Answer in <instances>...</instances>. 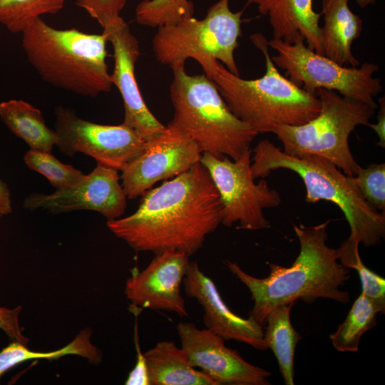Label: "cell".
<instances>
[{
	"label": "cell",
	"mask_w": 385,
	"mask_h": 385,
	"mask_svg": "<svg viewBox=\"0 0 385 385\" xmlns=\"http://www.w3.org/2000/svg\"><path fill=\"white\" fill-rule=\"evenodd\" d=\"M322 4L324 24L320 38L324 56L342 66H359L351 45L361 34V18L351 11L349 0H322Z\"/></svg>",
	"instance_id": "cell-19"
},
{
	"label": "cell",
	"mask_w": 385,
	"mask_h": 385,
	"mask_svg": "<svg viewBox=\"0 0 385 385\" xmlns=\"http://www.w3.org/2000/svg\"><path fill=\"white\" fill-rule=\"evenodd\" d=\"M21 306L14 308L0 307V329H1L11 341L19 342L28 344V339L24 335V329L20 325L19 316Z\"/></svg>",
	"instance_id": "cell-31"
},
{
	"label": "cell",
	"mask_w": 385,
	"mask_h": 385,
	"mask_svg": "<svg viewBox=\"0 0 385 385\" xmlns=\"http://www.w3.org/2000/svg\"><path fill=\"white\" fill-rule=\"evenodd\" d=\"M190 0H143L135 10L136 21L143 26L160 27L194 15Z\"/></svg>",
	"instance_id": "cell-27"
},
{
	"label": "cell",
	"mask_w": 385,
	"mask_h": 385,
	"mask_svg": "<svg viewBox=\"0 0 385 385\" xmlns=\"http://www.w3.org/2000/svg\"><path fill=\"white\" fill-rule=\"evenodd\" d=\"M171 68L174 113L168 124L192 138L202 153L236 160L250 150L258 133L232 113L215 82L205 73L188 74L185 64Z\"/></svg>",
	"instance_id": "cell-6"
},
{
	"label": "cell",
	"mask_w": 385,
	"mask_h": 385,
	"mask_svg": "<svg viewBox=\"0 0 385 385\" xmlns=\"http://www.w3.org/2000/svg\"><path fill=\"white\" fill-rule=\"evenodd\" d=\"M187 254L168 250L158 254L141 272L125 282V294L135 307L173 312L188 317L181 284L189 265Z\"/></svg>",
	"instance_id": "cell-16"
},
{
	"label": "cell",
	"mask_w": 385,
	"mask_h": 385,
	"mask_svg": "<svg viewBox=\"0 0 385 385\" xmlns=\"http://www.w3.org/2000/svg\"><path fill=\"white\" fill-rule=\"evenodd\" d=\"M252 153L251 170L255 179L265 178L278 169L296 173L304 182L307 202L329 201L342 210L350 227L351 240L365 247L381 243L385 235L384 212L373 208L361 196L351 177L332 162L314 155H289L268 140L260 141Z\"/></svg>",
	"instance_id": "cell-5"
},
{
	"label": "cell",
	"mask_w": 385,
	"mask_h": 385,
	"mask_svg": "<svg viewBox=\"0 0 385 385\" xmlns=\"http://www.w3.org/2000/svg\"><path fill=\"white\" fill-rule=\"evenodd\" d=\"M380 109L377 115V123L375 124L369 123L368 125L378 135L379 142L376 144L380 147L384 148L385 147V134H384V124H385V106H384V97H381L379 101Z\"/></svg>",
	"instance_id": "cell-33"
},
{
	"label": "cell",
	"mask_w": 385,
	"mask_h": 385,
	"mask_svg": "<svg viewBox=\"0 0 385 385\" xmlns=\"http://www.w3.org/2000/svg\"><path fill=\"white\" fill-rule=\"evenodd\" d=\"M149 385H216L207 374L188 361L183 348L162 341L143 353Z\"/></svg>",
	"instance_id": "cell-20"
},
{
	"label": "cell",
	"mask_w": 385,
	"mask_h": 385,
	"mask_svg": "<svg viewBox=\"0 0 385 385\" xmlns=\"http://www.w3.org/2000/svg\"><path fill=\"white\" fill-rule=\"evenodd\" d=\"M359 243L349 237L336 249L339 262L348 269H354L359 276L361 292L379 308L380 314L385 313V279L369 270L362 262L359 252Z\"/></svg>",
	"instance_id": "cell-26"
},
{
	"label": "cell",
	"mask_w": 385,
	"mask_h": 385,
	"mask_svg": "<svg viewBox=\"0 0 385 385\" xmlns=\"http://www.w3.org/2000/svg\"><path fill=\"white\" fill-rule=\"evenodd\" d=\"M137 360L134 368L129 373L125 384L126 385H149L147 367L138 344H137Z\"/></svg>",
	"instance_id": "cell-32"
},
{
	"label": "cell",
	"mask_w": 385,
	"mask_h": 385,
	"mask_svg": "<svg viewBox=\"0 0 385 385\" xmlns=\"http://www.w3.org/2000/svg\"><path fill=\"white\" fill-rule=\"evenodd\" d=\"M358 4V6L361 8H366L369 5H371L375 3L376 0H354Z\"/></svg>",
	"instance_id": "cell-35"
},
{
	"label": "cell",
	"mask_w": 385,
	"mask_h": 385,
	"mask_svg": "<svg viewBox=\"0 0 385 385\" xmlns=\"http://www.w3.org/2000/svg\"><path fill=\"white\" fill-rule=\"evenodd\" d=\"M118 170L97 164L77 184L53 193H31L24 202L29 210H43L52 214L92 210L111 221L120 218L126 208V195Z\"/></svg>",
	"instance_id": "cell-13"
},
{
	"label": "cell",
	"mask_w": 385,
	"mask_h": 385,
	"mask_svg": "<svg viewBox=\"0 0 385 385\" xmlns=\"http://www.w3.org/2000/svg\"><path fill=\"white\" fill-rule=\"evenodd\" d=\"M184 291L202 306L206 329L224 340L234 339L259 350L267 348L261 324L252 318H242L226 305L215 284L200 269L197 262H190L183 279Z\"/></svg>",
	"instance_id": "cell-17"
},
{
	"label": "cell",
	"mask_w": 385,
	"mask_h": 385,
	"mask_svg": "<svg viewBox=\"0 0 385 385\" xmlns=\"http://www.w3.org/2000/svg\"><path fill=\"white\" fill-rule=\"evenodd\" d=\"M295 303L279 305L267 314L264 331V342L277 358L286 385L294 384V356L301 335L290 321V312Z\"/></svg>",
	"instance_id": "cell-22"
},
{
	"label": "cell",
	"mask_w": 385,
	"mask_h": 385,
	"mask_svg": "<svg viewBox=\"0 0 385 385\" xmlns=\"http://www.w3.org/2000/svg\"><path fill=\"white\" fill-rule=\"evenodd\" d=\"M272 29L273 39L294 43L301 36L307 46L324 56L320 38L321 13L314 11L312 0H248Z\"/></svg>",
	"instance_id": "cell-18"
},
{
	"label": "cell",
	"mask_w": 385,
	"mask_h": 385,
	"mask_svg": "<svg viewBox=\"0 0 385 385\" xmlns=\"http://www.w3.org/2000/svg\"><path fill=\"white\" fill-rule=\"evenodd\" d=\"M93 351V346L88 337L79 332L65 346L51 351H34L29 349L27 344L19 342H11L0 351V380L2 376L13 367L33 359L55 360L68 355L78 356L88 359Z\"/></svg>",
	"instance_id": "cell-24"
},
{
	"label": "cell",
	"mask_w": 385,
	"mask_h": 385,
	"mask_svg": "<svg viewBox=\"0 0 385 385\" xmlns=\"http://www.w3.org/2000/svg\"><path fill=\"white\" fill-rule=\"evenodd\" d=\"M102 28L120 17V12L128 0H74Z\"/></svg>",
	"instance_id": "cell-30"
},
{
	"label": "cell",
	"mask_w": 385,
	"mask_h": 385,
	"mask_svg": "<svg viewBox=\"0 0 385 385\" xmlns=\"http://www.w3.org/2000/svg\"><path fill=\"white\" fill-rule=\"evenodd\" d=\"M329 222L308 227L294 225L300 245L299 255L288 267L268 263L270 272L267 277H255L237 262L225 261L251 293L254 306L249 317L262 325L271 310L279 305L296 303L299 299L306 303L318 298L342 304L349 302V294L339 287L349 279L351 272L338 260L336 249L327 245Z\"/></svg>",
	"instance_id": "cell-2"
},
{
	"label": "cell",
	"mask_w": 385,
	"mask_h": 385,
	"mask_svg": "<svg viewBox=\"0 0 385 385\" xmlns=\"http://www.w3.org/2000/svg\"><path fill=\"white\" fill-rule=\"evenodd\" d=\"M0 118L10 131L31 150L51 153L58 141L55 130L48 128L41 111L23 100L0 103Z\"/></svg>",
	"instance_id": "cell-21"
},
{
	"label": "cell",
	"mask_w": 385,
	"mask_h": 385,
	"mask_svg": "<svg viewBox=\"0 0 385 385\" xmlns=\"http://www.w3.org/2000/svg\"><path fill=\"white\" fill-rule=\"evenodd\" d=\"M351 180L364 199L376 210L385 211V164L360 166Z\"/></svg>",
	"instance_id": "cell-29"
},
{
	"label": "cell",
	"mask_w": 385,
	"mask_h": 385,
	"mask_svg": "<svg viewBox=\"0 0 385 385\" xmlns=\"http://www.w3.org/2000/svg\"><path fill=\"white\" fill-rule=\"evenodd\" d=\"M267 44L277 51L272 58L276 67L298 87L313 94L321 88L334 91L376 109L374 98L383 91L381 79L374 77L376 64L342 66L309 48L301 36L292 43L272 38Z\"/></svg>",
	"instance_id": "cell-9"
},
{
	"label": "cell",
	"mask_w": 385,
	"mask_h": 385,
	"mask_svg": "<svg viewBox=\"0 0 385 385\" xmlns=\"http://www.w3.org/2000/svg\"><path fill=\"white\" fill-rule=\"evenodd\" d=\"M12 212L11 193L6 183L0 180V218Z\"/></svg>",
	"instance_id": "cell-34"
},
{
	"label": "cell",
	"mask_w": 385,
	"mask_h": 385,
	"mask_svg": "<svg viewBox=\"0 0 385 385\" xmlns=\"http://www.w3.org/2000/svg\"><path fill=\"white\" fill-rule=\"evenodd\" d=\"M252 149L233 160L204 152L200 163L207 170L222 206L221 224L237 229L258 230L270 227L264 210L281 203L279 193L265 180L255 182L251 170Z\"/></svg>",
	"instance_id": "cell-10"
},
{
	"label": "cell",
	"mask_w": 385,
	"mask_h": 385,
	"mask_svg": "<svg viewBox=\"0 0 385 385\" xmlns=\"http://www.w3.org/2000/svg\"><path fill=\"white\" fill-rule=\"evenodd\" d=\"M102 33L113 49L114 69L111 78L122 97L123 123L148 143L160 134L166 126L147 106L136 81L135 68L140 56L139 42L121 16L103 28Z\"/></svg>",
	"instance_id": "cell-14"
},
{
	"label": "cell",
	"mask_w": 385,
	"mask_h": 385,
	"mask_svg": "<svg viewBox=\"0 0 385 385\" xmlns=\"http://www.w3.org/2000/svg\"><path fill=\"white\" fill-rule=\"evenodd\" d=\"M229 1H217L202 19L187 16L158 27L152 40L156 60L173 68L192 58L208 78L214 66L220 61L229 71L240 76L234 54L242 36L243 10L232 11Z\"/></svg>",
	"instance_id": "cell-7"
},
{
	"label": "cell",
	"mask_w": 385,
	"mask_h": 385,
	"mask_svg": "<svg viewBox=\"0 0 385 385\" xmlns=\"http://www.w3.org/2000/svg\"><path fill=\"white\" fill-rule=\"evenodd\" d=\"M142 197L134 213L106 223L137 252L175 250L190 256L221 224L220 196L200 162Z\"/></svg>",
	"instance_id": "cell-1"
},
{
	"label": "cell",
	"mask_w": 385,
	"mask_h": 385,
	"mask_svg": "<svg viewBox=\"0 0 385 385\" xmlns=\"http://www.w3.org/2000/svg\"><path fill=\"white\" fill-rule=\"evenodd\" d=\"M379 313V308L361 292L353 303L344 322L329 336L333 346L342 352L357 351L363 334L376 325V315Z\"/></svg>",
	"instance_id": "cell-23"
},
{
	"label": "cell",
	"mask_w": 385,
	"mask_h": 385,
	"mask_svg": "<svg viewBox=\"0 0 385 385\" xmlns=\"http://www.w3.org/2000/svg\"><path fill=\"white\" fill-rule=\"evenodd\" d=\"M21 34L29 63L48 83L88 97L106 93L113 86L103 33L57 29L38 18Z\"/></svg>",
	"instance_id": "cell-4"
},
{
	"label": "cell",
	"mask_w": 385,
	"mask_h": 385,
	"mask_svg": "<svg viewBox=\"0 0 385 385\" xmlns=\"http://www.w3.org/2000/svg\"><path fill=\"white\" fill-rule=\"evenodd\" d=\"M197 144L168 124L122 170L121 185L129 200L142 196L159 181L173 178L200 162Z\"/></svg>",
	"instance_id": "cell-12"
},
{
	"label": "cell",
	"mask_w": 385,
	"mask_h": 385,
	"mask_svg": "<svg viewBox=\"0 0 385 385\" xmlns=\"http://www.w3.org/2000/svg\"><path fill=\"white\" fill-rule=\"evenodd\" d=\"M319 114L297 125H278L271 131L291 156L314 155L324 158L347 176H354L360 165L349 148V137L359 125H368L376 108L342 96L334 91L318 89Z\"/></svg>",
	"instance_id": "cell-8"
},
{
	"label": "cell",
	"mask_w": 385,
	"mask_h": 385,
	"mask_svg": "<svg viewBox=\"0 0 385 385\" xmlns=\"http://www.w3.org/2000/svg\"><path fill=\"white\" fill-rule=\"evenodd\" d=\"M250 39L265 56L262 76L244 79L220 62L210 76L232 113L258 134L271 133L278 125L304 124L316 117L320 111L317 94L298 87L279 72L262 34H254Z\"/></svg>",
	"instance_id": "cell-3"
},
{
	"label": "cell",
	"mask_w": 385,
	"mask_h": 385,
	"mask_svg": "<svg viewBox=\"0 0 385 385\" xmlns=\"http://www.w3.org/2000/svg\"><path fill=\"white\" fill-rule=\"evenodd\" d=\"M177 330L189 364L199 368L216 385H268L269 371L246 361L225 340L207 329L180 322Z\"/></svg>",
	"instance_id": "cell-15"
},
{
	"label": "cell",
	"mask_w": 385,
	"mask_h": 385,
	"mask_svg": "<svg viewBox=\"0 0 385 385\" xmlns=\"http://www.w3.org/2000/svg\"><path fill=\"white\" fill-rule=\"evenodd\" d=\"M56 146L63 155L86 154L101 164L122 171L147 147L135 131L124 124L102 125L83 119L71 108H55Z\"/></svg>",
	"instance_id": "cell-11"
},
{
	"label": "cell",
	"mask_w": 385,
	"mask_h": 385,
	"mask_svg": "<svg viewBox=\"0 0 385 385\" xmlns=\"http://www.w3.org/2000/svg\"><path fill=\"white\" fill-rule=\"evenodd\" d=\"M66 0H0V23L10 32L22 33L37 19L58 14Z\"/></svg>",
	"instance_id": "cell-25"
},
{
	"label": "cell",
	"mask_w": 385,
	"mask_h": 385,
	"mask_svg": "<svg viewBox=\"0 0 385 385\" xmlns=\"http://www.w3.org/2000/svg\"><path fill=\"white\" fill-rule=\"evenodd\" d=\"M25 164L46 177L56 190H61L79 183L85 176L71 165L60 162L51 153L30 149L24 156Z\"/></svg>",
	"instance_id": "cell-28"
}]
</instances>
